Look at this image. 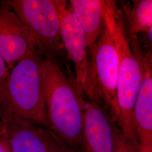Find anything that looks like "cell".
Wrapping results in <instances>:
<instances>
[{
	"instance_id": "1",
	"label": "cell",
	"mask_w": 152,
	"mask_h": 152,
	"mask_svg": "<svg viewBox=\"0 0 152 152\" xmlns=\"http://www.w3.org/2000/svg\"><path fill=\"white\" fill-rule=\"evenodd\" d=\"M44 59L31 51L0 85V120H22L50 129L44 90Z\"/></svg>"
},
{
	"instance_id": "2",
	"label": "cell",
	"mask_w": 152,
	"mask_h": 152,
	"mask_svg": "<svg viewBox=\"0 0 152 152\" xmlns=\"http://www.w3.org/2000/svg\"><path fill=\"white\" fill-rule=\"evenodd\" d=\"M43 66L50 129L74 152H80L86 101L76 80L65 74L54 56H46Z\"/></svg>"
},
{
	"instance_id": "3",
	"label": "cell",
	"mask_w": 152,
	"mask_h": 152,
	"mask_svg": "<svg viewBox=\"0 0 152 152\" xmlns=\"http://www.w3.org/2000/svg\"><path fill=\"white\" fill-rule=\"evenodd\" d=\"M105 14L112 28L119 58L117 100L120 116L118 125L126 137L138 144L133 122V112L142 81L140 61L132 51L117 3L106 1Z\"/></svg>"
},
{
	"instance_id": "4",
	"label": "cell",
	"mask_w": 152,
	"mask_h": 152,
	"mask_svg": "<svg viewBox=\"0 0 152 152\" xmlns=\"http://www.w3.org/2000/svg\"><path fill=\"white\" fill-rule=\"evenodd\" d=\"M37 40L38 52L54 56L63 48L61 37L64 0L4 1Z\"/></svg>"
},
{
	"instance_id": "5",
	"label": "cell",
	"mask_w": 152,
	"mask_h": 152,
	"mask_svg": "<svg viewBox=\"0 0 152 152\" xmlns=\"http://www.w3.org/2000/svg\"><path fill=\"white\" fill-rule=\"evenodd\" d=\"M88 53L98 95L103 106L118 125L120 112L117 100V87L119 58L105 10L103 31L88 49Z\"/></svg>"
},
{
	"instance_id": "6",
	"label": "cell",
	"mask_w": 152,
	"mask_h": 152,
	"mask_svg": "<svg viewBox=\"0 0 152 152\" xmlns=\"http://www.w3.org/2000/svg\"><path fill=\"white\" fill-rule=\"evenodd\" d=\"M61 37L63 48L74 63L75 80L82 95L90 102L103 106L92 76L86 37L70 6L66 8L63 15Z\"/></svg>"
},
{
	"instance_id": "7",
	"label": "cell",
	"mask_w": 152,
	"mask_h": 152,
	"mask_svg": "<svg viewBox=\"0 0 152 152\" xmlns=\"http://www.w3.org/2000/svg\"><path fill=\"white\" fill-rule=\"evenodd\" d=\"M1 121L12 152H75L50 129L25 120Z\"/></svg>"
},
{
	"instance_id": "8",
	"label": "cell",
	"mask_w": 152,
	"mask_h": 152,
	"mask_svg": "<svg viewBox=\"0 0 152 152\" xmlns=\"http://www.w3.org/2000/svg\"><path fill=\"white\" fill-rule=\"evenodd\" d=\"M38 49L34 35L4 1H1L0 56L9 68L11 69L31 51L38 52Z\"/></svg>"
},
{
	"instance_id": "9",
	"label": "cell",
	"mask_w": 152,
	"mask_h": 152,
	"mask_svg": "<svg viewBox=\"0 0 152 152\" xmlns=\"http://www.w3.org/2000/svg\"><path fill=\"white\" fill-rule=\"evenodd\" d=\"M132 51L140 61L142 81L133 112V122L138 144L152 147V52L142 51L136 39L130 41Z\"/></svg>"
},
{
	"instance_id": "10",
	"label": "cell",
	"mask_w": 152,
	"mask_h": 152,
	"mask_svg": "<svg viewBox=\"0 0 152 152\" xmlns=\"http://www.w3.org/2000/svg\"><path fill=\"white\" fill-rule=\"evenodd\" d=\"M119 126L103 106L86 102L80 152H113Z\"/></svg>"
},
{
	"instance_id": "11",
	"label": "cell",
	"mask_w": 152,
	"mask_h": 152,
	"mask_svg": "<svg viewBox=\"0 0 152 152\" xmlns=\"http://www.w3.org/2000/svg\"><path fill=\"white\" fill-rule=\"evenodd\" d=\"M69 3L72 11L84 32L89 49L103 31L106 1L71 0Z\"/></svg>"
},
{
	"instance_id": "12",
	"label": "cell",
	"mask_w": 152,
	"mask_h": 152,
	"mask_svg": "<svg viewBox=\"0 0 152 152\" xmlns=\"http://www.w3.org/2000/svg\"><path fill=\"white\" fill-rule=\"evenodd\" d=\"M125 29L128 35H137L152 29V0H135L124 6Z\"/></svg>"
},
{
	"instance_id": "13",
	"label": "cell",
	"mask_w": 152,
	"mask_h": 152,
	"mask_svg": "<svg viewBox=\"0 0 152 152\" xmlns=\"http://www.w3.org/2000/svg\"><path fill=\"white\" fill-rule=\"evenodd\" d=\"M137 144H134L126 137L119 128L114 138L113 152H137Z\"/></svg>"
},
{
	"instance_id": "14",
	"label": "cell",
	"mask_w": 152,
	"mask_h": 152,
	"mask_svg": "<svg viewBox=\"0 0 152 152\" xmlns=\"http://www.w3.org/2000/svg\"><path fill=\"white\" fill-rule=\"evenodd\" d=\"M10 71V69L6 63L5 60L0 56V85L5 80Z\"/></svg>"
},
{
	"instance_id": "15",
	"label": "cell",
	"mask_w": 152,
	"mask_h": 152,
	"mask_svg": "<svg viewBox=\"0 0 152 152\" xmlns=\"http://www.w3.org/2000/svg\"><path fill=\"white\" fill-rule=\"evenodd\" d=\"M0 152H12L9 141L2 130L0 132Z\"/></svg>"
},
{
	"instance_id": "16",
	"label": "cell",
	"mask_w": 152,
	"mask_h": 152,
	"mask_svg": "<svg viewBox=\"0 0 152 152\" xmlns=\"http://www.w3.org/2000/svg\"><path fill=\"white\" fill-rule=\"evenodd\" d=\"M137 152H152V147H142L137 144L136 147Z\"/></svg>"
},
{
	"instance_id": "17",
	"label": "cell",
	"mask_w": 152,
	"mask_h": 152,
	"mask_svg": "<svg viewBox=\"0 0 152 152\" xmlns=\"http://www.w3.org/2000/svg\"><path fill=\"white\" fill-rule=\"evenodd\" d=\"M2 130V121L0 120V132Z\"/></svg>"
}]
</instances>
